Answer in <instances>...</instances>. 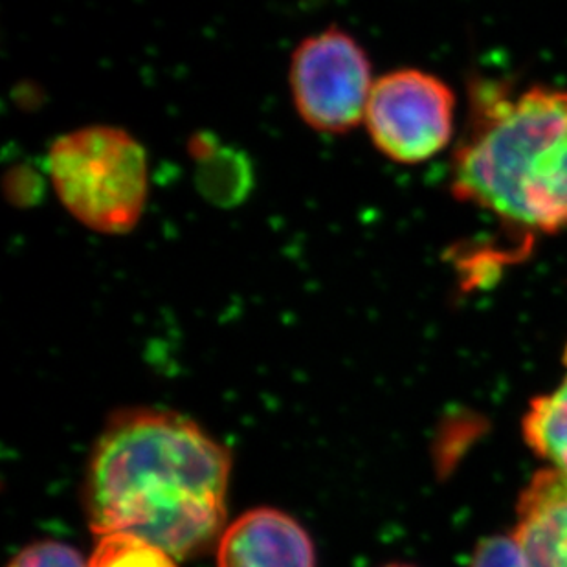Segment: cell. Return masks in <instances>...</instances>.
I'll use <instances>...</instances> for the list:
<instances>
[{
	"label": "cell",
	"instance_id": "cell-4",
	"mask_svg": "<svg viewBox=\"0 0 567 567\" xmlns=\"http://www.w3.org/2000/svg\"><path fill=\"white\" fill-rule=\"evenodd\" d=\"M296 113L316 133L348 134L365 118L375 80L362 44L331 27L303 39L290 58Z\"/></svg>",
	"mask_w": 567,
	"mask_h": 567
},
{
	"label": "cell",
	"instance_id": "cell-8",
	"mask_svg": "<svg viewBox=\"0 0 567 567\" xmlns=\"http://www.w3.org/2000/svg\"><path fill=\"white\" fill-rule=\"evenodd\" d=\"M189 153L197 162L198 188L219 206L241 203L252 186L248 158L228 145H220L208 133H198L189 142Z\"/></svg>",
	"mask_w": 567,
	"mask_h": 567
},
{
	"label": "cell",
	"instance_id": "cell-11",
	"mask_svg": "<svg viewBox=\"0 0 567 567\" xmlns=\"http://www.w3.org/2000/svg\"><path fill=\"white\" fill-rule=\"evenodd\" d=\"M8 567H89V564L74 547L49 540L24 547Z\"/></svg>",
	"mask_w": 567,
	"mask_h": 567
},
{
	"label": "cell",
	"instance_id": "cell-12",
	"mask_svg": "<svg viewBox=\"0 0 567 567\" xmlns=\"http://www.w3.org/2000/svg\"><path fill=\"white\" fill-rule=\"evenodd\" d=\"M471 567H525L514 536H491L480 542Z\"/></svg>",
	"mask_w": 567,
	"mask_h": 567
},
{
	"label": "cell",
	"instance_id": "cell-5",
	"mask_svg": "<svg viewBox=\"0 0 567 567\" xmlns=\"http://www.w3.org/2000/svg\"><path fill=\"white\" fill-rule=\"evenodd\" d=\"M454 109V92L437 75L393 70L375 80L364 122L371 142L385 158L421 164L450 144Z\"/></svg>",
	"mask_w": 567,
	"mask_h": 567
},
{
	"label": "cell",
	"instance_id": "cell-6",
	"mask_svg": "<svg viewBox=\"0 0 567 567\" xmlns=\"http://www.w3.org/2000/svg\"><path fill=\"white\" fill-rule=\"evenodd\" d=\"M217 567H316L315 544L289 514L254 508L220 536Z\"/></svg>",
	"mask_w": 567,
	"mask_h": 567
},
{
	"label": "cell",
	"instance_id": "cell-2",
	"mask_svg": "<svg viewBox=\"0 0 567 567\" xmlns=\"http://www.w3.org/2000/svg\"><path fill=\"white\" fill-rule=\"evenodd\" d=\"M455 198L522 234L567 226V92L533 86L508 96L474 89L472 118L452 167Z\"/></svg>",
	"mask_w": 567,
	"mask_h": 567
},
{
	"label": "cell",
	"instance_id": "cell-7",
	"mask_svg": "<svg viewBox=\"0 0 567 567\" xmlns=\"http://www.w3.org/2000/svg\"><path fill=\"white\" fill-rule=\"evenodd\" d=\"M525 567H567V477L555 468L530 480L514 529Z\"/></svg>",
	"mask_w": 567,
	"mask_h": 567
},
{
	"label": "cell",
	"instance_id": "cell-1",
	"mask_svg": "<svg viewBox=\"0 0 567 567\" xmlns=\"http://www.w3.org/2000/svg\"><path fill=\"white\" fill-rule=\"evenodd\" d=\"M228 450L189 419L124 412L92 450L85 483L96 535L127 533L188 558L219 536L230 482Z\"/></svg>",
	"mask_w": 567,
	"mask_h": 567
},
{
	"label": "cell",
	"instance_id": "cell-9",
	"mask_svg": "<svg viewBox=\"0 0 567 567\" xmlns=\"http://www.w3.org/2000/svg\"><path fill=\"white\" fill-rule=\"evenodd\" d=\"M566 375L557 390L530 402L524 419L525 441L551 468L567 477V348Z\"/></svg>",
	"mask_w": 567,
	"mask_h": 567
},
{
	"label": "cell",
	"instance_id": "cell-13",
	"mask_svg": "<svg viewBox=\"0 0 567 567\" xmlns=\"http://www.w3.org/2000/svg\"><path fill=\"white\" fill-rule=\"evenodd\" d=\"M384 567H413V566H406V564H390V566Z\"/></svg>",
	"mask_w": 567,
	"mask_h": 567
},
{
	"label": "cell",
	"instance_id": "cell-10",
	"mask_svg": "<svg viewBox=\"0 0 567 567\" xmlns=\"http://www.w3.org/2000/svg\"><path fill=\"white\" fill-rule=\"evenodd\" d=\"M175 560L177 558L144 538L113 533L100 536L89 567H177Z\"/></svg>",
	"mask_w": 567,
	"mask_h": 567
},
{
	"label": "cell",
	"instance_id": "cell-3",
	"mask_svg": "<svg viewBox=\"0 0 567 567\" xmlns=\"http://www.w3.org/2000/svg\"><path fill=\"white\" fill-rule=\"evenodd\" d=\"M47 169L64 209L89 230L124 236L144 215L147 153L125 128L89 125L61 134L50 145Z\"/></svg>",
	"mask_w": 567,
	"mask_h": 567
}]
</instances>
